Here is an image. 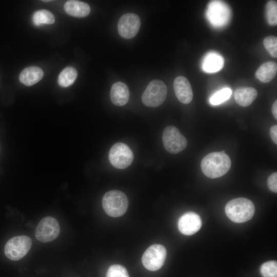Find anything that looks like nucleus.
<instances>
[{
  "mask_svg": "<svg viewBox=\"0 0 277 277\" xmlns=\"http://www.w3.org/2000/svg\"><path fill=\"white\" fill-rule=\"evenodd\" d=\"M231 90L229 88H224L213 94L209 99L210 103L212 105H219L230 97Z\"/></svg>",
  "mask_w": 277,
  "mask_h": 277,
  "instance_id": "nucleus-22",
  "label": "nucleus"
},
{
  "mask_svg": "<svg viewBox=\"0 0 277 277\" xmlns=\"http://www.w3.org/2000/svg\"><path fill=\"white\" fill-rule=\"evenodd\" d=\"M44 72L36 66H30L25 68L20 73V82L26 86H32L42 79Z\"/></svg>",
  "mask_w": 277,
  "mask_h": 277,
  "instance_id": "nucleus-14",
  "label": "nucleus"
},
{
  "mask_svg": "<svg viewBox=\"0 0 277 277\" xmlns=\"http://www.w3.org/2000/svg\"><path fill=\"white\" fill-rule=\"evenodd\" d=\"M106 277H129V276L124 266L114 264L109 267Z\"/></svg>",
  "mask_w": 277,
  "mask_h": 277,
  "instance_id": "nucleus-24",
  "label": "nucleus"
},
{
  "mask_svg": "<svg viewBox=\"0 0 277 277\" xmlns=\"http://www.w3.org/2000/svg\"><path fill=\"white\" fill-rule=\"evenodd\" d=\"M229 156L224 151L213 152L205 155L201 163V168L204 175L215 179L225 175L231 167Z\"/></svg>",
  "mask_w": 277,
  "mask_h": 277,
  "instance_id": "nucleus-1",
  "label": "nucleus"
},
{
  "mask_svg": "<svg viewBox=\"0 0 277 277\" xmlns=\"http://www.w3.org/2000/svg\"><path fill=\"white\" fill-rule=\"evenodd\" d=\"M272 113V114L275 118V119L277 120V101H275L273 103L272 108H271Z\"/></svg>",
  "mask_w": 277,
  "mask_h": 277,
  "instance_id": "nucleus-29",
  "label": "nucleus"
},
{
  "mask_svg": "<svg viewBox=\"0 0 277 277\" xmlns=\"http://www.w3.org/2000/svg\"><path fill=\"white\" fill-rule=\"evenodd\" d=\"M270 135L274 144H277V125L271 127L270 129Z\"/></svg>",
  "mask_w": 277,
  "mask_h": 277,
  "instance_id": "nucleus-27",
  "label": "nucleus"
},
{
  "mask_svg": "<svg viewBox=\"0 0 277 277\" xmlns=\"http://www.w3.org/2000/svg\"><path fill=\"white\" fill-rule=\"evenodd\" d=\"M175 94L180 102L190 103L193 98V92L189 81L183 76L176 77L173 82Z\"/></svg>",
  "mask_w": 277,
  "mask_h": 277,
  "instance_id": "nucleus-12",
  "label": "nucleus"
},
{
  "mask_svg": "<svg viewBox=\"0 0 277 277\" xmlns=\"http://www.w3.org/2000/svg\"><path fill=\"white\" fill-rule=\"evenodd\" d=\"M263 45L269 54L274 58L277 57V37L274 36L266 37Z\"/></svg>",
  "mask_w": 277,
  "mask_h": 277,
  "instance_id": "nucleus-25",
  "label": "nucleus"
},
{
  "mask_svg": "<svg viewBox=\"0 0 277 277\" xmlns=\"http://www.w3.org/2000/svg\"><path fill=\"white\" fill-rule=\"evenodd\" d=\"M267 20L271 26L277 24V3L276 1H269L266 7Z\"/></svg>",
  "mask_w": 277,
  "mask_h": 277,
  "instance_id": "nucleus-21",
  "label": "nucleus"
},
{
  "mask_svg": "<svg viewBox=\"0 0 277 277\" xmlns=\"http://www.w3.org/2000/svg\"><path fill=\"white\" fill-rule=\"evenodd\" d=\"M133 154L125 144L117 143L113 145L109 152V160L114 167L123 169L129 166L133 160Z\"/></svg>",
  "mask_w": 277,
  "mask_h": 277,
  "instance_id": "nucleus-7",
  "label": "nucleus"
},
{
  "mask_svg": "<svg viewBox=\"0 0 277 277\" xmlns=\"http://www.w3.org/2000/svg\"><path fill=\"white\" fill-rule=\"evenodd\" d=\"M32 240L27 235L14 236L6 243L4 252L6 256L12 261L23 258L30 250Z\"/></svg>",
  "mask_w": 277,
  "mask_h": 277,
  "instance_id": "nucleus-5",
  "label": "nucleus"
},
{
  "mask_svg": "<svg viewBox=\"0 0 277 277\" xmlns=\"http://www.w3.org/2000/svg\"><path fill=\"white\" fill-rule=\"evenodd\" d=\"M32 21L33 24L39 26L42 24H52L55 22L53 14L47 10H37L33 15Z\"/></svg>",
  "mask_w": 277,
  "mask_h": 277,
  "instance_id": "nucleus-20",
  "label": "nucleus"
},
{
  "mask_svg": "<svg viewBox=\"0 0 277 277\" xmlns=\"http://www.w3.org/2000/svg\"><path fill=\"white\" fill-rule=\"evenodd\" d=\"M110 94L112 103L118 106H122L126 104L130 95L127 86L121 82L113 84Z\"/></svg>",
  "mask_w": 277,
  "mask_h": 277,
  "instance_id": "nucleus-13",
  "label": "nucleus"
},
{
  "mask_svg": "<svg viewBox=\"0 0 277 277\" xmlns=\"http://www.w3.org/2000/svg\"><path fill=\"white\" fill-rule=\"evenodd\" d=\"M167 94L165 84L159 80L151 81L142 96L143 103L146 106L156 107L165 101Z\"/></svg>",
  "mask_w": 277,
  "mask_h": 277,
  "instance_id": "nucleus-4",
  "label": "nucleus"
},
{
  "mask_svg": "<svg viewBox=\"0 0 277 277\" xmlns=\"http://www.w3.org/2000/svg\"><path fill=\"white\" fill-rule=\"evenodd\" d=\"M225 210L227 216L232 222L241 223L247 222L252 217L255 207L250 200L239 197L228 202Z\"/></svg>",
  "mask_w": 277,
  "mask_h": 277,
  "instance_id": "nucleus-2",
  "label": "nucleus"
},
{
  "mask_svg": "<svg viewBox=\"0 0 277 277\" xmlns=\"http://www.w3.org/2000/svg\"><path fill=\"white\" fill-rule=\"evenodd\" d=\"M162 141L165 149L171 154L181 152L187 145L186 138L174 126H169L164 129Z\"/></svg>",
  "mask_w": 277,
  "mask_h": 277,
  "instance_id": "nucleus-6",
  "label": "nucleus"
},
{
  "mask_svg": "<svg viewBox=\"0 0 277 277\" xmlns=\"http://www.w3.org/2000/svg\"><path fill=\"white\" fill-rule=\"evenodd\" d=\"M263 277H277V263L270 261L263 263L260 268Z\"/></svg>",
  "mask_w": 277,
  "mask_h": 277,
  "instance_id": "nucleus-23",
  "label": "nucleus"
},
{
  "mask_svg": "<svg viewBox=\"0 0 277 277\" xmlns=\"http://www.w3.org/2000/svg\"><path fill=\"white\" fill-rule=\"evenodd\" d=\"M166 255L167 251L164 246L160 244L152 245L143 254L142 263L148 270L156 271L164 265Z\"/></svg>",
  "mask_w": 277,
  "mask_h": 277,
  "instance_id": "nucleus-9",
  "label": "nucleus"
},
{
  "mask_svg": "<svg viewBox=\"0 0 277 277\" xmlns=\"http://www.w3.org/2000/svg\"><path fill=\"white\" fill-rule=\"evenodd\" d=\"M141 26V20L134 13H126L120 18L117 29L120 35L123 38L130 39L137 33Z\"/></svg>",
  "mask_w": 277,
  "mask_h": 277,
  "instance_id": "nucleus-10",
  "label": "nucleus"
},
{
  "mask_svg": "<svg viewBox=\"0 0 277 277\" xmlns=\"http://www.w3.org/2000/svg\"><path fill=\"white\" fill-rule=\"evenodd\" d=\"M64 9L69 15L77 17H85L90 12V8L88 4L74 0L66 2L64 5Z\"/></svg>",
  "mask_w": 277,
  "mask_h": 277,
  "instance_id": "nucleus-16",
  "label": "nucleus"
},
{
  "mask_svg": "<svg viewBox=\"0 0 277 277\" xmlns=\"http://www.w3.org/2000/svg\"><path fill=\"white\" fill-rule=\"evenodd\" d=\"M221 7H214V16L211 17H212V18H214V21L215 19V18H218V21H220V18H221V17H224V15H221V13H225V11L223 10V9H222L221 10Z\"/></svg>",
  "mask_w": 277,
  "mask_h": 277,
  "instance_id": "nucleus-28",
  "label": "nucleus"
},
{
  "mask_svg": "<svg viewBox=\"0 0 277 277\" xmlns=\"http://www.w3.org/2000/svg\"><path fill=\"white\" fill-rule=\"evenodd\" d=\"M60 232V227L57 220L52 216H46L37 225L35 236L39 242L47 243L56 239Z\"/></svg>",
  "mask_w": 277,
  "mask_h": 277,
  "instance_id": "nucleus-8",
  "label": "nucleus"
},
{
  "mask_svg": "<svg viewBox=\"0 0 277 277\" xmlns=\"http://www.w3.org/2000/svg\"><path fill=\"white\" fill-rule=\"evenodd\" d=\"M77 76L76 70L72 67L64 69L60 73L58 78V85L62 87H67L71 85Z\"/></svg>",
  "mask_w": 277,
  "mask_h": 277,
  "instance_id": "nucleus-19",
  "label": "nucleus"
},
{
  "mask_svg": "<svg viewBox=\"0 0 277 277\" xmlns=\"http://www.w3.org/2000/svg\"><path fill=\"white\" fill-rule=\"evenodd\" d=\"M277 65L274 62H267L258 69L255 73V77L260 82L266 83L272 80L276 75Z\"/></svg>",
  "mask_w": 277,
  "mask_h": 277,
  "instance_id": "nucleus-17",
  "label": "nucleus"
},
{
  "mask_svg": "<svg viewBox=\"0 0 277 277\" xmlns=\"http://www.w3.org/2000/svg\"><path fill=\"white\" fill-rule=\"evenodd\" d=\"M202 226V220L196 213L188 212L183 214L178 221L180 231L187 235H192L197 232Z\"/></svg>",
  "mask_w": 277,
  "mask_h": 277,
  "instance_id": "nucleus-11",
  "label": "nucleus"
},
{
  "mask_svg": "<svg viewBox=\"0 0 277 277\" xmlns=\"http://www.w3.org/2000/svg\"><path fill=\"white\" fill-rule=\"evenodd\" d=\"M128 204L127 196L119 190L108 191L102 199V206L105 212L112 217L123 215L126 212Z\"/></svg>",
  "mask_w": 277,
  "mask_h": 277,
  "instance_id": "nucleus-3",
  "label": "nucleus"
},
{
  "mask_svg": "<svg viewBox=\"0 0 277 277\" xmlns=\"http://www.w3.org/2000/svg\"><path fill=\"white\" fill-rule=\"evenodd\" d=\"M42 1L44 2H50L51 1Z\"/></svg>",
  "mask_w": 277,
  "mask_h": 277,
  "instance_id": "nucleus-30",
  "label": "nucleus"
},
{
  "mask_svg": "<svg viewBox=\"0 0 277 277\" xmlns=\"http://www.w3.org/2000/svg\"><path fill=\"white\" fill-rule=\"evenodd\" d=\"M223 64V57L217 53L211 52L205 57L202 68L206 72H216L222 68Z\"/></svg>",
  "mask_w": 277,
  "mask_h": 277,
  "instance_id": "nucleus-18",
  "label": "nucleus"
},
{
  "mask_svg": "<svg viewBox=\"0 0 277 277\" xmlns=\"http://www.w3.org/2000/svg\"><path fill=\"white\" fill-rule=\"evenodd\" d=\"M267 185L269 189L272 192H277V172H275L270 174L267 180Z\"/></svg>",
  "mask_w": 277,
  "mask_h": 277,
  "instance_id": "nucleus-26",
  "label": "nucleus"
},
{
  "mask_svg": "<svg viewBox=\"0 0 277 277\" xmlns=\"http://www.w3.org/2000/svg\"><path fill=\"white\" fill-rule=\"evenodd\" d=\"M257 96L256 90L252 87H240L234 93L236 103L242 107L250 105Z\"/></svg>",
  "mask_w": 277,
  "mask_h": 277,
  "instance_id": "nucleus-15",
  "label": "nucleus"
}]
</instances>
